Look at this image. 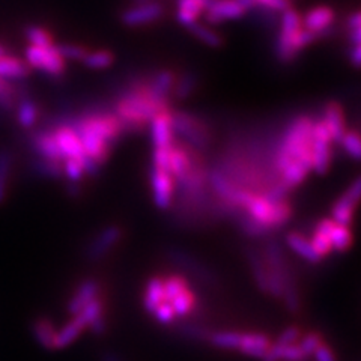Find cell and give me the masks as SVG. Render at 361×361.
Returning a JSON list of instances; mask_svg holds the SVG:
<instances>
[{
	"label": "cell",
	"instance_id": "obj_1",
	"mask_svg": "<svg viewBox=\"0 0 361 361\" xmlns=\"http://www.w3.org/2000/svg\"><path fill=\"white\" fill-rule=\"evenodd\" d=\"M169 109V99L157 97L149 83L135 85L123 94L115 106V115L121 121L123 131H140L160 111Z\"/></svg>",
	"mask_w": 361,
	"mask_h": 361
},
{
	"label": "cell",
	"instance_id": "obj_2",
	"mask_svg": "<svg viewBox=\"0 0 361 361\" xmlns=\"http://www.w3.org/2000/svg\"><path fill=\"white\" fill-rule=\"evenodd\" d=\"M313 122L310 116H298L289 123L285 134L281 135L273 157V169L279 178L290 163H301L312 169Z\"/></svg>",
	"mask_w": 361,
	"mask_h": 361
},
{
	"label": "cell",
	"instance_id": "obj_3",
	"mask_svg": "<svg viewBox=\"0 0 361 361\" xmlns=\"http://www.w3.org/2000/svg\"><path fill=\"white\" fill-rule=\"evenodd\" d=\"M316 33L302 27V18L298 11L288 8L281 13L280 30L276 51L281 62H290L309 44L313 42Z\"/></svg>",
	"mask_w": 361,
	"mask_h": 361
},
{
	"label": "cell",
	"instance_id": "obj_4",
	"mask_svg": "<svg viewBox=\"0 0 361 361\" xmlns=\"http://www.w3.org/2000/svg\"><path fill=\"white\" fill-rule=\"evenodd\" d=\"M243 211L269 232L283 228L293 216L292 203L288 199L273 202L262 193H255Z\"/></svg>",
	"mask_w": 361,
	"mask_h": 361
},
{
	"label": "cell",
	"instance_id": "obj_5",
	"mask_svg": "<svg viewBox=\"0 0 361 361\" xmlns=\"http://www.w3.org/2000/svg\"><path fill=\"white\" fill-rule=\"evenodd\" d=\"M262 256L268 274L267 293H269V295L274 298H281L286 281L292 276L283 247H281L276 240H269L264 247Z\"/></svg>",
	"mask_w": 361,
	"mask_h": 361
},
{
	"label": "cell",
	"instance_id": "obj_6",
	"mask_svg": "<svg viewBox=\"0 0 361 361\" xmlns=\"http://www.w3.org/2000/svg\"><path fill=\"white\" fill-rule=\"evenodd\" d=\"M172 126L173 133L191 148L202 152L211 145V131L207 123L196 115H191L188 111H172Z\"/></svg>",
	"mask_w": 361,
	"mask_h": 361
},
{
	"label": "cell",
	"instance_id": "obj_7",
	"mask_svg": "<svg viewBox=\"0 0 361 361\" xmlns=\"http://www.w3.org/2000/svg\"><path fill=\"white\" fill-rule=\"evenodd\" d=\"M333 139L322 119L313 122L312 131V172L325 175L333 161Z\"/></svg>",
	"mask_w": 361,
	"mask_h": 361
},
{
	"label": "cell",
	"instance_id": "obj_8",
	"mask_svg": "<svg viewBox=\"0 0 361 361\" xmlns=\"http://www.w3.org/2000/svg\"><path fill=\"white\" fill-rule=\"evenodd\" d=\"M25 62L30 70H38L53 77L63 74L66 68V61L62 58L56 45H49V47L29 45L25 50Z\"/></svg>",
	"mask_w": 361,
	"mask_h": 361
},
{
	"label": "cell",
	"instance_id": "obj_9",
	"mask_svg": "<svg viewBox=\"0 0 361 361\" xmlns=\"http://www.w3.org/2000/svg\"><path fill=\"white\" fill-rule=\"evenodd\" d=\"M123 231L118 224H110L103 231H99L94 240L90 241L86 247V257L90 262L103 261L104 257L109 256V253L115 248L121 240H122Z\"/></svg>",
	"mask_w": 361,
	"mask_h": 361
},
{
	"label": "cell",
	"instance_id": "obj_10",
	"mask_svg": "<svg viewBox=\"0 0 361 361\" xmlns=\"http://www.w3.org/2000/svg\"><path fill=\"white\" fill-rule=\"evenodd\" d=\"M149 179H151V188H152V197H154L155 207L163 211L171 208L176 193V183L172 173L160 171V169L152 166Z\"/></svg>",
	"mask_w": 361,
	"mask_h": 361
},
{
	"label": "cell",
	"instance_id": "obj_11",
	"mask_svg": "<svg viewBox=\"0 0 361 361\" xmlns=\"http://www.w3.org/2000/svg\"><path fill=\"white\" fill-rule=\"evenodd\" d=\"M53 137L58 143V148L65 160H86V154L83 151L82 140L78 137L75 130L71 127V123H62L51 130Z\"/></svg>",
	"mask_w": 361,
	"mask_h": 361
},
{
	"label": "cell",
	"instance_id": "obj_12",
	"mask_svg": "<svg viewBox=\"0 0 361 361\" xmlns=\"http://www.w3.org/2000/svg\"><path fill=\"white\" fill-rule=\"evenodd\" d=\"M360 195H361V180L360 178H357L353 183V185L349 187L333 205L331 220H334L338 224L351 226L354 220V212L360 200Z\"/></svg>",
	"mask_w": 361,
	"mask_h": 361
},
{
	"label": "cell",
	"instance_id": "obj_13",
	"mask_svg": "<svg viewBox=\"0 0 361 361\" xmlns=\"http://www.w3.org/2000/svg\"><path fill=\"white\" fill-rule=\"evenodd\" d=\"M163 13H164V9H163L161 4L151 2V0H148V2H142V4H137V5L126 9L121 18L126 26L137 27V26L148 25V23L158 20L163 16Z\"/></svg>",
	"mask_w": 361,
	"mask_h": 361
},
{
	"label": "cell",
	"instance_id": "obj_14",
	"mask_svg": "<svg viewBox=\"0 0 361 361\" xmlns=\"http://www.w3.org/2000/svg\"><path fill=\"white\" fill-rule=\"evenodd\" d=\"M245 13L238 0H211L203 14L209 25H220L223 21L241 18Z\"/></svg>",
	"mask_w": 361,
	"mask_h": 361
},
{
	"label": "cell",
	"instance_id": "obj_15",
	"mask_svg": "<svg viewBox=\"0 0 361 361\" xmlns=\"http://www.w3.org/2000/svg\"><path fill=\"white\" fill-rule=\"evenodd\" d=\"M149 128L154 148H169L175 143L171 110H164L155 115L149 122Z\"/></svg>",
	"mask_w": 361,
	"mask_h": 361
},
{
	"label": "cell",
	"instance_id": "obj_16",
	"mask_svg": "<svg viewBox=\"0 0 361 361\" xmlns=\"http://www.w3.org/2000/svg\"><path fill=\"white\" fill-rule=\"evenodd\" d=\"M89 326V321L86 319V316L78 312L77 314L73 316L71 321H68L61 330L56 333L54 338V351L56 349H65L70 345H73L80 334Z\"/></svg>",
	"mask_w": 361,
	"mask_h": 361
},
{
	"label": "cell",
	"instance_id": "obj_17",
	"mask_svg": "<svg viewBox=\"0 0 361 361\" xmlns=\"http://www.w3.org/2000/svg\"><path fill=\"white\" fill-rule=\"evenodd\" d=\"M101 292V286L95 279H87L82 281L78 288L75 289L74 295L68 301V313L77 314L80 310H83L87 304L95 300Z\"/></svg>",
	"mask_w": 361,
	"mask_h": 361
},
{
	"label": "cell",
	"instance_id": "obj_18",
	"mask_svg": "<svg viewBox=\"0 0 361 361\" xmlns=\"http://www.w3.org/2000/svg\"><path fill=\"white\" fill-rule=\"evenodd\" d=\"M334 18H336V14L333 8L325 6V5L314 6L306 16H304L302 27L318 35V33L326 30L333 25Z\"/></svg>",
	"mask_w": 361,
	"mask_h": 361
},
{
	"label": "cell",
	"instance_id": "obj_19",
	"mask_svg": "<svg viewBox=\"0 0 361 361\" xmlns=\"http://www.w3.org/2000/svg\"><path fill=\"white\" fill-rule=\"evenodd\" d=\"M321 119L324 121L325 127L329 128L333 142H341L342 135L346 131V121L342 106L338 104L337 101H330V103L325 106L324 116Z\"/></svg>",
	"mask_w": 361,
	"mask_h": 361
},
{
	"label": "cell",
	"instance_id": "obj_20",
	"mask_svg": "<svg viewBox=\"0 0 361 361\" xmlns=\"http://www.w3.org/2000/svg\"><path fill=\"white\" fill-rule=\"evenodd\" d=\"M211 0H176V18L187 27L193 26L195 23L205 13Z\"/></svg>",
	"mask_w": 361,
	"mask_h": 361
},
{
	"label": "cell",
	"instance_id": "obj_21",
	"mask_svg": "<svg viewBox=\"0 0 361 361\" xmlns=\"http://www.w3.org/2000/svg\"><path fill=\"white\" fill-rule=\"evenodd\" d=\"M32 145H33V148H35L39 158L63 163V157L58 148V143H56V140L53 137L51 130L39 131V133L33 134Z\"/></svg>",
	"mask_w": 361,
	"mask_h": 361
},
{
	"label": "cell",
	"instance_id": "obj_22",
	"mask_svg": "<svg viewBox=\"0 0 361 361\" xmlns=\"http://www.w3.org/2000/svg\"><path fill=\"white\" fill-rule=\"evenodd\" d=\"M273 345L269 337L262 333H243L241 343L238 351L248 355L262 360V357L268 353V349Z\"/></svg>",
	"mask_w": 361,
	"mask_h": 361
},
{
	"label": "cell",
	"instance_id": "obj_23",
	"mask_svg": "<svg viewBox=\"0 0 361 361\" xmlns=\"http://www.w3.org/2000/svg\"><path fill=\"white\" fill-rule=\"evenodd\" d=\"M30 73V68L25 59L5 53L0 56V78L4 80H23Z\"/></svg>",
	"mask_w": 361,
	"mask_h": 361
},
{
	"label": "cell",
	"instance_id": "obj_24",
	"mask_svg": "<svg viewBox=\"0 0 361 361\" xmlns=\"http://www.w3.org/2000/svg\"><path fill=\"white\" fill-rule=\"evenodd\" d=\"M245 259H247V264L248 268H250V273L253 277V281L256 288L265 292L268 290V274H267V267H265V261H264V256L261 252H257L256 248H247L245 250Z\"/></svg>",
	"mask_w": 361,
	"mask_h": 361
},
{
	"label": "cell",
	"instance_id": "obj_25",
	"mask_svg": "<svg viewBox=\"0 0 361 361\" xmlns=\"http://www.w3.org/2000/svg\"><path fill=\"white\" fill-rule=\"evenodd\" d=\"M331 221H333L331 219L319 220L318 224H316L312 238L309 240L314 253L318 255L321 259L330 256L334 252L331 241H330V236H329V229H330Z\"/></svg>",
	"mask_w": 361,
	"mask_h": 361
},
{
	"label": "cell",
	"instance_id": "obj_26",
	"mask_svg": "<svg viewBox=\"0 0 361 361\" xmlns=\"http://www.w3.org/2000/svg\"><path fill=\"white\" fill-rule=\"evenodd\" d=\"M286 245L293 253H297L300 257L304 259V261H307L310 264H319L322 261V259L314 253L309 238H306V236L301 235L300 232H289L286 235Z\"/></svg>",
	"mask_w": 361,
	"mask_h": 361
},
{
	"label": "cell",
	"instance_id": "obj_27",
	"mask_svg": "<svg viewBox=\"0 0 361 361\" xmlns=\"http://www.w3.org/2000/svg\"><path fill=\"white\" fill-rule=\"evenodd\" d=\"M32 333L37 342L49 351H54V338H56V326L49 318H38L32 324Z\"/></svg>",
	"mask_w": 361,
	"mask_h": 361
},
{
	"label": "cell",
	"instance_id": "obj_28",
	"mask_svg": "<svg viewBox=\"0 0 361 361\" xmlns=\"http://www.w3.org/2000/svg\"><path fill=\"white\" fill-rule=\"evenodd\" d=\"M329 236H330V241H331L334 252L345 253L353 247L354 236L351 232V226L338 224L333 220L330 224V229H329Z\"/></svg>",
	"mask_w": 361,
	"mask_h": 361
},
{
	"label": "cell",
	"instance_id": "obj_29",
	"mask_svg": "<svg viewBox=\"0 0 361 361\" xmlns=\"http://www.w3.org/2000/svg\"><path fill=\"white\" fill-rule=\"evenodd\" d=\"M164 302V288L161 277H152L148 280L143 293V307L148 313H154L157 307Z\"/></svg>",
	"mask_w": 361,
	"mask_h": 361
},
{
	"label": "cell",
	"instance_id": "obj_30",
	"mask_svg": "<svg viewBox=\"0 0 361 361\" xmlns=\"http://www.w3.org/2000/svg\"><path fill=\"white\" fill-rule=\"evenodd\" d=\"M39 119V107L30 98H23L17 104V122L23 128H32Z\"/></svg>",
	"mask_w": 361,
	"mask_h": 361
},
{
	"label": "cell",
	"instance_id": "obj_31",
	"mask_svg": "<svg viewBox=\"0 0 361 361\" xmlns=\"http://www.w3.org/2000/svg\"><path fill=\"white\" fill-rule=\"evenodd\" d=\"M241 337L243 333L240 331H214L209 333L207 341H209V343L216 348L220 349H231V351H238L240 343H241Z\"/></svg>",
	"mask_w": 361,
	"mask_h": 361
},
{
	"label": "cell",
	"instance_id": "obj_32",
	"mask_svg": "<svg viewBox=\"0 0 361 361\" xmlns=\"http://www.w3.org/2000/svg\"><path fill=\"white\" fill-rule=\"evenodd\" d=\"M176 83V77L172 71H160L158 73L152 80L149 82V86L152 89V92L164 99H169V95L173 92V87Z\"/></svg>",
	"mask_w": 361,
	"mask_h": 361
},
{
	"label": "cell",
	"instance_id": "obj_33",
	"mask_svg": "<svg viewBox=\"0 0 361 361\" xmlns=\"http://www.w3.org/2000/svg\"><path fill=\"white\" fill-rule=\"evenodd\" d=\"M281 300L285 302V307L289 313L295 314L300 312L301 309V293L298 289V283L297 280L293 279V276L289 277V280L286 281L283 293H281Z\"/></svg>",
	"mask_w": 361,
	"mask_h": 361
},
{
	"label": "cell",
	"instance_id": "obj_34",
	"mask_svg": "<svg viewBox=\"0 0 361 361\" xmlns=\"http://www.w3.org/2000/svg\"><path fill=\"white\" fill-rule=\"evenodd\" d=\"M191 33L196 39L203 42L205 45H209V47H220L223 44V38L220 33H217L214 29H211L207 25H202V23H195L193 26H190Z\"/></svg>",
	"mask_w": 361,
	"mask_h": 361
},
{
	"label": "cell",
	"instance_id": "obj_35",
	"mask_svg": "<svg viewBox=\"0 0 361 361\" xmlns=\"http://www.w3.org/2000/svg\"><path fill=\"white\" fill-rule=\"evenodd\" d=\"M171 304H172L176 316H185L196 309V304H197L196 293L188 288V289L180 292L179 295H176L171 301Z\"/></svg>",
	"mask_w": 361,
	"mask_h": 361
},
{
	"label": "cell",
	"instance_id": "obj_36",
	"mask_svg": "<svg viewBox=\"0 0 361 361\" xmlns=\"http://www.w3.org/2000/svg\"><path fill=\"white\" fill-rule=\"evenodd\" d=\"M13 171V157L6 151H0V203H4L9 188V178Z\"/></svg>",
	"mask_w": 361,
	"mask_h": 361
},
{
	"label": "cell",
	"instance_id": "obj_37",
	"mask_svg": "<svg viewBox=\"0 0 361 361\" xmlns=\"http://www.w3.org/2000/svg\"><path fill=\"white\" fill-rule=\"evenodd\" d=\"M90 70H104L115 62V56L109 50H97V51H87L85 59L82 61Z\"/></svg>",
	"mask_w": 361,
	"mask_h": 361
},
{
	"label": "cell",
	"instance_id": "obj_38",
	"mask_svg": "<svg viewBox=\"0 0 361 361\" xmlns=\"http://www.w3.org/2000/svg\"><path fill=\"white\" fill-rule=\"evenodd\" d=\"M163 288H164V301L171 302L180 292L190 288L187 279L183 276H171L163 279Z\"/></svg>",
	"mask_w": 361,
	"mask_h": 361
},
{
	"label": "cell",
	"instance_id": "obj_39",
	"mask_svg": "<svg viewBox=\"0 0 361 361\" xmlns=\"http://www.w3.org/2000/svg\"><path fill=\"white\" fill-rule=\"evenodd\" d=\"M25 35L29 41V45H35V47H49V45H54L51 33L41 26L26 27Z\"/></svg>",
	"mask_w": 361,
	"mask_h": 361
},
{
	"label": "cell",
	"instance_id": "obj_40",
	"mask_svg": "<svg viewBox=\"0 0 361 361\" xmlns=\"http://www.w3.org/2000/svg\"><path fill=\"white\" fill-rule=\"evenodd\" d=\"M338 143H341L343 151L349 157H351L353 160H355V161L360 160V157H361V140H360V135H358L357 131L346 130Z\"/></svg>",
	"mask_w": 361,
	"mask_h": 361
},
{
	"label": "cell",
	"instance_id": "obj_41",
	"mask_svg": "<svg viewBox=\"0 0 361 361\" xmlns=\"http://www.w3.org/2000/svg\"><path fill=\"white\" fill-rule=\"evenodd\" d=\"M62 169H63V176H66L68 180L74 184H80L83 178L86 176L83 161L80 160H65L62 163Z\"/></svg>",
	"mask_w": 361,
	"mask_h": 361
},
{
	"label": "cell",
	"instance_id": "obj_42",
	"mask_svg": "<svg viewBox=\"0 0 361 361\" xmlns=\"http://www.w3.org/2000/svg\"><path fill=\"white\" fill-rule=\"evenodd\" d=\"M195 87H196V77L193 74H184L183 77L176 78L173 94L178 99H185L193 94Z\"/></svg>",
	"mask_w": 361,
	"mask_h": 361
},
{
	"label": "cell",
	"instance_id": "obj_43",
	"mask_svg": "<svg viewBox=\"0 0 361 361\" xmlns=\"http://www.w3.org/2000/svg\"><path fill=\"white\" fill-rule=\"evenodd\" d=\"M324 343V338H322V334L318 333V331H309L301 336V338L298 341V345L300 348L304 351V354H306L307 357H312L314 354L316 349H318L321 345Z\"/></svg>",
	"mask_w": 361,
	"mask_h": 361
},
{
	"label": "cell",
	"instance_id": "obj_44",
	"mask_svg": "<svg viewBox=\"0 0 361 361\" xmlns=\"http://www.w3.org/2000/svg\"><path fill=\"white\" fill-rule=\"evenodd\" d=\"M35 167L38 169V172L47 178L53 179H61L63 178V169L62 163L59 161H51V160H45V158H39L37 160Z\"/></svg>",
	"mask_w": 361,
	"mask_h": 361
},
{
	"label": "cell",
	"instance_id": "obj_45",
	"mask_svg": "<svg viewBox=\"0 0 361 361\" xmlns=\"http://www.w3.org/2000/svg\"><path fill=\"white\" fill-rule=\"evenodd\" d=\"M17 90L13 83L0 78V107L5 110H11L16 106Z\"/></svg>",
	"mask_w": 361,
	"mask_h": 361
},
{
	"label": "cell",
	"instance_id": "obj_46",
	"mask_svg": "<svg viewBox=\"0 0 361 361\" xmlns=\"http://www.w3.org/2000/svg\"><path fill=\"white\" fill-rule=\"evenodd\" d=\"M58 49L65 61H80L82 62L89 51L86 47H83V45H78V44H63V45H59Z\"/></svg>",
	"mask_w": 361,
	"mask_h": 361
},
{
	"label": "cell",
	"instance_id": "obj_47",
	"mask_svg": "<svg viewBox=\"0 0 361 361\" xmlns=\"http://www.w3.org/2000/svg\"><path fill=\"white\" fill-rule=\"evenodd\" d=\"M171 148H154L152 152V166L160 171L171 172Z\"/></svg>",
	"mask_w": 361,
	"mask_h": 361
},
{
	"label": "cell",
	"instance_id": "obj_48",
	"mask_svg": "<svg viewBox=\"0 0 361 361\" xmlns=\"http://www.w3.org/2000/svg\"><path fill=\"white\" fill-rule=\"evenodd\" d=\"M302 336V331L300 326L297 325H292V326H288L286 330L281 331V334L277 337V341L274 342L276 345H293V343H298V341Z\"/></svg>",
	"mask_w": 361,
	"mask_h": 361
},
{
	"label": "cell",
	"instance_id": "obj_49",
	"mask_svg": "<svg viewBox=\"0 0 361 361\" xmlns=\"http://www.w3.org/2000/svg\"><path fill=\"white\" fill-rule=\"evenodd\" d=\"M152 314L155 316V319L160 322V324H171L176 318V313H175V310L172 307V304L167 302V301L161 302Z\"/></svg>",
	"mask_w": 361,
	"mask_h": 361
},
{
	"label": "cell",
	"instance_id": "obj_50",
	"mask_svg": "<svg viewBox=\"0 0 361 361\" xmlns=\"http://www.w3.org/2000/svg\"><path fill=\"white\" fill-rule=\"evenodd\" d=\"M255 6H261L268 11H273V13H283L285 9L290 6L289 0H253Z\"/></svg>",
	"mask_w": 361,
	"mask_h": 361
},
{
	"label": "cell",
	"instance_id": "obj_51",
	"mask_svg": "<svg viewBox=\"0 0 361 361\" xmlns=\"http://www.w3.org/2000/svg\"><path fill=\"white\" fill-rule=\"evenodd\" d=\"M313 357H314V361H337L331 346L325 342L316 349Z\"/></svg>",
	"mask_w": 361,
	"mask_h": 361
},
{
	"label": "cell",
	"instance_id": "obj_52",
	"mask_svg": "<svg viewBox=\"0 0 361 361\" xmlns=\"http://www.w3.org/2000/svg\"><path fill=\"white\" fill-rule=\"evenodd\" d=\"M87 329L92 331L94 334H97V336H101V334H104L106 331H107V319H106V313L104 314H101V316H98L97 319H94L92 322H90V325L87 326Z\"/></svg>",
	"mask_w": 361,
	"mask_h": 361
},
{
	"label": "cell",
	"instance_id": "obj_53",
	"mask_svg": "<svg viewBox=\"0 0 361 361\" xmlns=\"http://www.w3.org/2000/svg\"><path fill=\"white\" fill-rule=\"evenodd\" d=\"M349 58H351V62L354 66H357V68L360 66V63H361V45L360 44L353 45L351 56H349Z\"/></svg>",
	"mask_w": 361,
	"mask_h": 361
},
{
	"label": "cell",
	"instance_id": "obj_54",
	"mask_svg": "<svg viewBox=\"0 0 361 361\" xmlns=\"http://www.w3.org/2000/svg\"><path fill=\"white\" fill-rule=\"evenodd\" d=\"M348 26H349V30H353V29H361V16H360L358 11H357V13H354L353 17H349Z\"/></svg>",
	"mask_w": 361,
	"mask_h": 361
},
{
	"label": "cell",
	"instance_id": "obj_55",
	"mask_svg": "<svg viewBox=\"0 0 361 361\" xmlns=\"http://www.w3.org/2000/svg\"><path fill=\"white\" fill-rule=\"evenodd\" d=\"M349 38H351L353 45L361 42V29H353L349 30Z\"/></svg>",
	"mask_w": 361,
	"mask_h": 361
},
{
	"label": "cell",
	"instance_id": "obj_56",
	"mask_svg": "<svg viewBox=\"0 0 361 361\" xmlns=\"http://www.w3.org/2000/svg\"><path fill=\"white\" fill-rule=\"evenodd\" d=\"M101 361H122V358L116 354V353H106L103 354V358H101Z\"/></svg>",
	"mask_w": 361,
	"mask_h": 361
},
{
	"label": "cell",
	"instance_id": "obj_57",
	"mask_svg": "<svg viewBox=\"0 0 361 361\" xmlns=\"http://www.w3.org/2000/svg\"><path fill=\"white\" fill-rule=\"evenodd\" d=\"M5 53H8V51H6V47H5V45H4L2 42H0V56L5 54Z\"/></svg>",
	"mask_w": 361,
	"mask_h": 361
},
{
	"label": "cell",
	"instance_id": "obj_58",
	"mask_svg": "<svg viewBox=\"0 0 361 361\" xmlns=\"http://www.w3.org/2000/svg\"><path fill=\"white\" fill-rule=\"evenodd\" d=\"M137 4H142V2H148V0H135Z\"/></svg>",
	"mask_w": 361,
	"mask_h": 361
}]
</instances>
